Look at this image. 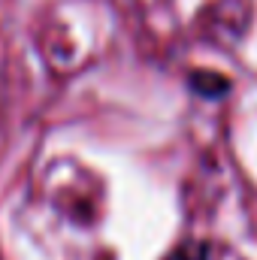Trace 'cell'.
Instances as JSON below:
<instances>
[{"instance_id":"1","label":"cell","mask_w":257,"mask_h":260,"mask_svg":"<svg viewBox=\"0 0 257 260\" xmlns=\"http://www.w3.org/2000/svg\"><path fill=\"white\" fill-rule=\"evenodd\" d=\"M194 88L203 91L206 97H218L221 91H227V79H221L215 73H200V76H194Z\"/></svg>"}]
</instances>
